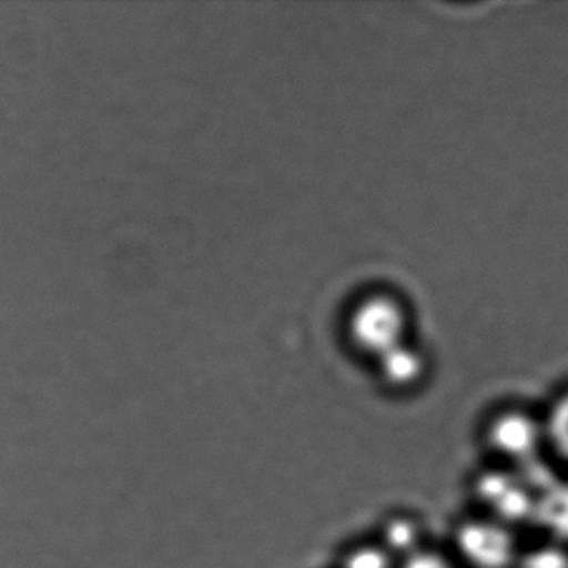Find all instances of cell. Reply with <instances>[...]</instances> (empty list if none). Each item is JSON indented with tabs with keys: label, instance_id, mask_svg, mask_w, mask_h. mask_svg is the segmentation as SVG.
<instances>
[{
	"label": "cell",
	"instance_id": "obj_8",
	"mask_svg": "<svg viewBox=\"0 0 568 568\" xmlns=\"http://www.w3.org/2000/svg\"><path fill=\"white\" fill-rule=\"evenodd\" d=\"M541 424H544L545 445H548L560 460L568 464V390L558 395L545 418H541Z\"/></svg>",
	"mask_w": 568,
	"mask_h": 568
},
{
	"label": "cell",
	"instance_id": "obj_9",
	"mask_svg": "<svg viewBox=\"0 0 568 568\" xmlns=\"http://www.w3.org/2000/svg\"><path fill=\"white\" fill-rule=\"evenodd\" d=\"M397 558L388 554L378 541L354 545L341 558V568H395Z\"/></svg>",
	"mask_w": 568,
	"mask_h": 568
},
{
	"label": "cell",
	"instance_id": "obj_11",
	"mask_svg": "<svg viewBox=\"0 0 568 568\" xmlns=\"http://www.w3.org/2000/svg\"><path fill=\"white\" fill-rule=\"evenodd\" d=\"M398 568H457L454 561L448 560L440 551L422 548L410 557L404 558Z\"/></svg>",
	"mask_w": 568,
	"mask_h": 568
},
{
	"label": "cell",
	"instance_id": "obj_6",
	"mask_svg": "<svg viewBox=\"0 0 568 568\" xmlns=\"http://www.w3.org/2000/svg\"><path fill=\"white\" fill-rule=\"evenodd\" d=\"M554 544L568 548V481L558 478L535 501L534 521Z\"/></svg>",
	"mask_w": 568,
	"mask_h": 568
},
{
	"label": "cell",
	"instance_id": "obj_4",
	"mask_svg": "<svg viewBox=\"0 0 568 568\" xmlns=\"http://www.w3.org/2000/svg\"><path fill=\"white\" fill-rule=\"evenodd\" d=\"M485 444L491 454L515 468L541 457L545 445L540 418L521 408H505L488 420Z\"/></svg>",
	"mask_w": 568,
	"mask_h": 568
},
{
	"label": "cell",
	"instance_id": "obj_10",
	"mask_svg": "<svg viewBox=\"0 0 568 568\" xmlns=\"http://www.w3.org/2000/svg\"><path fill=\"white\" fill-rule=\"evenodd\" d=\"M517 568H568V548L554 541L531 548L520 555Z\"/></svg>",
	"mask_w": 568,
	"mask_h": 568
},
{
	"label": "cell",
	"instance_id": "obj_2",
	"mask_svg": "<svg viewBox=\"0 0 568 568\" xmlns=\"http://www.w3.org/2000/svg\"><path fill=\"white\" fill-rule=\"evenodd\" d=\"M455 547L470 568H517L518 550L514 528L494 518H467L454 535Z\"/></svg>",
	"mask_w": 568,
	"mask_h": 568
},
{
	"label": "cell",
	"instance_id": "obj_7",
	"mask_svg": "<svg viewBox=\"0 0 568 568\" xmlns=\"http://www.w3.org/2000/svg\"><path fill=\"white\" fill-rule=\"evenodd\" d=\"M378 544L395 558L410 557L424 548V528L417 518L408 515H392L382 521Z\"/></svg>",
	"mask_w": 568,
	"mask_h": 568
},
{
	"label": "cell",
	"instance_id": "obj_3",
	"mask_svg": "<svg viewBox=\"0 0 568 568\" xmlns=\"http://www.w3.org/2000/svg\"><path fill=\"white\" fill-rule=\"evenodd\" d=\"M474 495L487 508V517L508 527L534 521L537 497L514 468L481 470L474 478Z\"/></svg>",
	"mask_w": 568,
	"mask_h": 568
},
{
	"label": "cell",
	"instance_id": "obj_1",
	"mask_svg": "<svg viewBox=\"0 0 568 568\" xmlns=\"http://www.w3.org/2000/svg\"><path fill=\"white\" fill-rule=\"evenodd\" d=\"M347 327L354 347L377 361L392 348L408 342L410 315L400 298L374 294L355 305Z\"/></svg>",
	"mask_w": 568,
	"mask_h": 568
},
{
	"label": "cell",
	"instance_id": "obj_5",
	"mask_svg": "<svg viewBox=\"0 0 568 568\" xmlns=\"http://www.w3.org/2000/svg\"><path fill=\"white\" fill-rule=\"evenodd\" d=\"M375 362L382 384L394 390H410L427 375V357L410 341L392 348Z\"/></svg>",
	"mask_w": 568,
	"mask_h": 568
}]
</instances>
